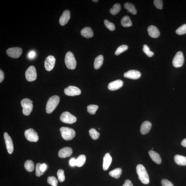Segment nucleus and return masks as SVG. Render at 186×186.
<instances>
[{"label":"nucleus","instance_id":"obj_1","mask_svg":"<svg viewBox=\"0 0 186 186\" xmlns=\"http://www.w3.org/2000/svg\"><path fill=\"white\" fill-rule=\"evenodd\" d=\"M137 174L140 180L144 184L147 185L149 183V178L147 170L143 165L139 164L136 168Z\"/></svg>","mask_w":186,"mask_h":186},{"label":"nucleus","instance_id":"obj_2","mask_svg":"<svg viewBox=\"0 0 186 186\" xmlns=\"http://www.w3.org/2000/svg\"><path fill=\"white\" fill-rule=\"evenodd\" d=\"M60 98L58 96H54L49 98L46 106V112L48 114L53 112L59 104Z\"/></svg>","mask_w":186,"mask_h":186},{"label":"nucleus","instance_id":"obj_3","mask_svg":"<svg viewBox=\"0 0 186 186\" xmlns=\"http://www.w3.org/2000/svg\"><path fill=\"white\" fill-rule=\"evenodd\" d=\"M62 138L66 140H72L76 135V132L72 128L66 127H62L60 129Z\"/></svg>","mask_w":186,"mask_h":186},{"label":"nucleus","instance_id":"obj_4","mask_svg":"<svg viewBox=\"0 0 186 186\" xmlns=\"http://www.w3.org/2000/svg\"><path fill=\"white\" fill-rule=\"evenodd\" d=\"M65 62L67 67L71 70L75 69L76 68L77 62L74 54L70 51H68L66 54L65 57Z\"/></svg>","mask_w":186,"mask_h":186},{"label":"nucleus","instance_id":"obj_5","mask_svg":"<svg viewBox=\"0 0 186 186\" xmlns=\"http://www.w3.org/2000/svg\"><path fill=\"white\" fill-rule=\"evenodd\" d=\"M33 102L28 98L23 99L21 104L22 108V113L25 115H30L33 109Z\"/></svg>","mask_w":186,"mask_h":186},{"label":"nucleus","instance_id":"obj_6","mask_svg":"<svg viewBox=\"0 0 186 186\" xmlns=\"http://www.w3.org/2000/svg\"><path fill=\"white\" fill-rule=\"evenodd\" d=\"M60 119L62 122L66 124H72L76 122L77 118L68 112H64L61 114Z\"/></svg>","mask_w":186,"mask_h":186},{"label":"nucleus","instance_id":"obj_7","mask_svg":"<svg viewBox=\"0 0 186 186\" xmlns=\"http://www.w3.org/2000/svg\"><path fill=\"white\" fill-rule=\"evenodd\" d=\"M25 136L27 140L30 142H37L39 140L37 133L33 129L30 128L25 131Z\"/></svg>","mask_w":186,"mask_h":186},{"label":"nucleus","instance_id":"obj_8","mask_svg":"<svg viewBox=\"0 0 186 186\" xmlns=\"http://www.w3.org/2000/svg\"><path fill=\"white\" fill-rule=\"evenodd\" d=\"M25 76L27 80L30 82L36 80L37 74L36 69L33 66H30L27 70L25 73Z\"/></svg>","mask_w":186,"mask_h":186},{"label":"nucleus","instance_id":"obj_9","mask_svg":"<svg viewBox=\"0 0 186 186\" xmlns=\"http://www.w3.org/2000/svg\"><path fill=\"white\" fill-rule=\"evenodd\" d=\"M184 62V58L182 52L179 51L173 58L172 63L175 67L179 68L182 66Z\"/></svg>","mask_w":186,"mask_h":186},{"label":"nucleus","instance_id":"obj_10","mask_svg":"<svg viewBox=\"0 0 186 186\" xmlns=\"http://www.w3.org/2000/svg\"><path fill=\"white\" fill-rule=\"evenodd\" d=\"M22 53V50L20 47L9 48L6 51V53L10 57L13 58L20 57Z\"/></svg>","mask_w":186,"mask_h":186},{"label":"nucleus","instance_id":"obj_11","mask_svg":"<svg viewBox=\"0 0 186 186\" xmlns=\"http://www.w3.org/2000/svg\"><path fill=\"white\" fill-rule=\"evenodd\" d=\"M6 148L8 153L11 154L14 151V145L11 138L7 132H5L4 135Z\"/></svg>","mask_w":186,"mask_h":186},{"label":"nucleus","instance_id":"obj_12","mask_svg":"<svg viewBox=\"0 0 186 186\" xmlns=\"http://www.w3.org/2000/svg\"><path fill=\"white\" fill-rule=\"evenodd\" d=\"M56 60L53 56H49L46 58L45 62V67L46 69L51 71L55 67Z\"/></svg>","mask_w":186,"mask_h":186},{"label":"nucleus","instance_id":"obj_13","mask_svg":"<svg viewBox=\"0 0 186 186\" xmlns=\"http://www.w3.org/2000/svg\"><path fill=\"white\" fill-rule=\"evenodd\" d=\"M64 93L68 96H75L80 95L81 93V91L78 87L69 86L64 89Z\"/></svg>","mask_w":186,"mask_h":186},{"label":"nucleus","instance_id":"obj_14","mask_svg":"<svg viewBox=\"0 0 186 186\" xmlns=\"http://www.w3.org/2000/svg\"><path fill=\"white\" fill-rule=\"evenodd\" d=\"M73 151L72 148L66 147L62 148L58 152V156L60 158H64L72 155Z\"/></svg>","mask_w":186,"mask_h":186},{"label":"nucleus","instance_id":"obj_15","mask_svg":"<svg viewBox=\"0 0 186 186\" xmlns=\"http://www.w3.org/2000/svg\"><path fill=\"white\" fill-rule=\"evenodd\" d=\"M125 78L132 79H138L141 76V74L139 71L136 70H130L128 71L124 74Z\"/></svg>","mask_w":186,"mask_h":186},{"label":"nucleus","instance_id":"obj_16","mask_svg":"<svg viewBox=\"0 0 186 186\" xmlns=\"http://www.w3.org/2000/svg\"><path fill=\"white\" fill-rule=\"evenodd\" d=\"M124 84L123 81L120 80H117L110 83L108 85V88L111 91L117 90L121 88Z\"/></svg>","mask_w":186,"mask_h":186},{"label":"nucleus","instance_id":"obj_17","mask_svg":"<svg viewBox=\"0 0 186 186\" xmlns=\"http://www.w3.org/2000/svg\"><path fill=\"white\" fill-rule=\"evenodd\" d=\"M70 18V12L68 10L64 12L59 19V23L61 26H64L68 22Z\"/></svg>","mask_w":186,"mask_h":186},{"label":"nucleus","instance_id":"obj_18","mask_svg":"<svg viewBox=\"0 0 186 186\" xmlns=\"http://www.w3.org/2000/svg\"><path fill=\"white\" fill-rule=\"evenodd\" d=\"M112 157L109 153H106L104 155L103 159V168L104 171L108 170L111 164Z\"/></svg>","mask_w":186,"mask_h":186},{"label":"nucleus","instance_id":"obj_19","mask_svg":"<svg viewBox=\"0 0 186 186\" xmlns=\"http://www.w3.org/2000/svg\"><path fill=\"white\" fill-rule=\"evenodd\" d=\"M148 31L150 36L153 38H157L160 36V31L155 26H149L148 28Z\"/></svg>","mask_w":186,"mask_h":186},{"label":"nucleus","instance_id":"obj_20","mask_svg":"<svg viewBox=\"0 0 186 186\" xmlns=\"http://www.w3.org/2000/svg\"><path fill=\"white\" fill-rule=\"evenodd\" d=\"M152 127L151 123L149 121H145L141 125L140 132L142 134L145 135L149 132Z\"/></svg>","mask_w":186,"mask_h":186},{"label":"nucleus","instance_id":"obj_21","mask_svg":"<svg viewBox=\"0 0 186 186\" xmlns=\"http://www.w3.org/2000/svg\"><path fill=\"white\" fill-rule=\"evenodd\" d=\"M149 153L150 158L154 162L158 164H160L161 163V159L158 153L153 150H150Z\"/></svg>","mask_w":186,"mask_h":186},{"label":"nucleus","instance_id":"obj_22","mask_svg":"<svg viewBox=\"0 0 186 186\" xmlns=\"http://www.w3.org/2000/svg\"><path fill=\"white\" fill-rule=\"evenodd\" d=\"M81 35L85 38H90L93 35V33L92 29L89 27H86L81 30Z\"/></svg>","mask_w":186,"mask_h":186},{"label":"nucleus","instance_id":"obj_23","mask_svg":"<svg viewBox=\"0 0 186 186\" xmlns=\"http://www.w3.org/2000/svg\"><path fill=\"white\" fill-rule=\"evenodd\" d=\"M104 58L102 55H100L95 58L94 63V68L97 70L101 67L103 64Z\"/></svg>","mask_w":186,"mask_h":186},{"label":"nucleus","instance_id":"obj_24","mask_svg":"<svg viewBox=\"0 0 186 186\" xmlns=\"http://www.w3.org/2000/svg\"><path fill=\"white\" fill-rule=\"evenodd\" d=\"M174 160L176 164L180 166H186V157L177 155L174 157Z\"/></svg>","mask_w":186,"mask_h":186},{"label":"nucleus","instance_id":"obj_25","mask_svg":"<svg viewBox=\"0 0 186 186\" xmlns=\"http://www.w3.org/2000/svg\"><path fill=\"white\" fill-rule=\"evenodd\" d=\"M121 24L124 28H128L132 25V22L128 16H125L121 20Z\"/></svg>","mask_w":186,"mask_h":186},{"label":"nucleus","instance_id":"obj_26","mask_svg":"<svg viewBox=\"0 0 186 186\" xmlns=\"http://www.w3.org/2000/svg\"><path fill=\"white\" fill-rule=\"evenodd\" d=\"M122 172V169L117 168L110 171L109 174L111 176L116 179L119 178Z\"/></svg>","mask_w":186,"mask_h":186},{"label":"nucleus","instance_id":"obj_27","mask_svg":"<svg viewBox=\"0 0 186 186\" xmlns=\"http://www.w3.org/2000/svg\"><path fill=\"white\" fill-rule=\"evenodd\" d=\"M24 167L26 170L28 172H32L35 168L34 163L32 161L28 160L26 161L24 164Z\"/></svg>","mask_w":186,"mask_h":186},{"label":"nucleus","instance_id":"obj_28","mask_svg":"<svg viewBox=\"0 0 186 186\" xmlns=\"http://www.w3.org/2000/svg\"><path fill=\"white\" fill-rule=\"evenodd\" d=\"M124 7L128 11L133 14H136L137 11L134 5L133 4L130 3H125Z\"/></svg>","mask_w":186,"mask_h":186},{"label":"nucleus","instance_id":"obj_29","mask_svg":"<svg viewBox=\"0 0 186 186\" xmlns=\"http://www.w3.org/2000/svg\"><path fill=\"white\" fill-rule=\"evenodd\" d=\"M86 161V157L84 155L82 154L78 156L76 159V166L78 167L82 166L85 164Z\"/></svg>","mask_w":186,"mask_h":186},{"label":"nucleus","instance_id":"obj_30","mask_svg":"<svg viewBox=\"0 0 186 186\" xmlns=\"http://www.w3.org/2000/svg\"><path fill=\"white\" fill-rule=\"evenodd\" d=\"M121 9V6L120 4H114L113 7L110 9V12L113 15H115L120 12Z\"/></svg>","mask_w":186,"mask_h":186},{"label":"nucleus","instance_id":"obj_31","mask_svg":"<svg viewBox=\"0 0 186 186\" xmlns=\"http://www.w3.org/2000/svg\"><path fill=\"white\" fill-rule=\"evenodd\" d=\"M89 133L91 138L93 140H96L99 138L100 133L95 129L92 128L90 130Z\"/></svg>","mask_w":186,"mask_h":186},{"label":"nucleus","instance_id":"obj_32","mask_svg":"<svg viewBox=\"0 0 186 186\" xmlns=\"http://www.w3.org/2000/svg\"><path fill=\"white\" fill-rule=\"evenodd\" d=\"M98 108L99 107L97 105L91 104L87 106V111L91 114H95Z\"/></svg>","mask_w":186,"mask_h":186},{"label":"nucleus","instance_id":"obj_33","mask_svg":"<svg viewBox=\"0 0 186 186\" xmlns=\"http://www.w3.org/2000/svg\"><path fill=\"white\" fill-rule=\"evenodd\" d=\"M128 46L126 45H122L120 46L117 49L115 54L117 56H118L120 54L127 51L128 49Z\"/></svg>","mask_w":186,"mask_h":186},{"label":"nucleus","instance_id":"obj_34","mask_svg":"<svg viewBox=\"0 0 186 186\" xmlns=\"http://www.w3.org/2000/svg\"><path fill=\"white\" fill-rule=\"evenodd\" d=\"M47 182L52 186H57L58 181L56 177L54 176L48 177Z\"/></svg>","mask_w":186,"mask_h":186},{"label":"nucleus","instance_id":"obj_35","mask_svg":"<svg viewBox=\"0 0 186 186\" xmlns=\"http://www.w3.org/2000/svg\"><path fill=\"white\" fill-rule=\"evenodd\" d=\"M57 175L58 180L60 182H63L65 179L64 170L62 169H59L58 171Z\"/></svg>","mask_w":186,"mask_h":186},{"label":"nucleus","instance_id":"obj_36","mask_svg":"<svg viewBox=\"0 0 186 186\" xmlns=\"http://www.w3.org/2000/svg\"><path fill=\"white\" fill-rule=\"evenodd\" d=\"M104 23L106 28L110 31H113L115 30V26L113 23L107 20H104Z\"/></svg>","mask_w":186,"mask_h":186},{"label":"nucleus","instance_id":"obj_37","mask_svg":"<svg viewBox=\"0 0 186 186\" xmlns=\"http://www.w3.org/2000/svg\"><path fill=\"white\" fill-rule=\"evenodd\" d=\"M177 35H182L186 33V24H184L180 26L176 30Z\"/></svg>","mask_w":186,"mask_h":186},{"label":"nucleus","instance_id":"obj_38","mask_svg":"<svg viewBox=\"0 0 186 186\" xmlns=\"http://www.w3.org/2000/svg\"><path fill=\"white\" fill-rule=\"evenodd\" d=\"M143 51L148 57H152L154 55L153 52L150 51L149 47L147 45H144Z\"/></svg>","mask_w":186,"mask_h":186},{"label":"nucleus","instance_id":"obj_39","mask_svg":"<svg viewBox=\"0 0 186 186\" xmlns=\"http://www.w3.org/2000/svg\"><path fill=\"white\" fill-rule=\"evenodd\" d=\"M41 165L40 163H38L35 167V174L38 177H40L44 173L41 169Z\"/></svg>","mask_w":186,"mask_h":186},{"label":"nucleus","instance_id":"obj_40","mask_svg":"<svg viewBox=\"0 0 186 186\" xmlns=\"http://www.w3.org/2000/svg\"><path fill=\"white\" fill-rule=\"evenodd\" d=\"M154 5L158 9H161L163 8V1L161 0H155L154 1Z\"/></svg>","mask_w":186,"mask_h":186},{"label":"nucleus","instance_id":"obj_41","mask_svg":"<svg viewBox=\"0 0 186 186\" xmlns=\"http://www.w3.org/2000/svg\"><path fill=\"white\" fill-rule=\"evenodd\" d=\"M161 184L162 186H174L170 181L166 179H162Z\"/></svg>","mask_w":186,"mask_h":186},{"label":"nucleus","instance_id":"obj_42","mask_svg":"<svg viewBox=\"0 0 186 186\" xmlns=\"http://www.w3.org/2000/svg\"><path fill=\"white\" fill-rule=\"evenodd\" d=\"M69 164L71 166H75L76 165V159L75 158H72L69 161Z\"/></svg>","mask_w":186,"mask_h":186},{"label":"nucleus","instance_id":"obj_43","mask_svg":"<svg viewBox=\"0 0 186 186\" xmlns=\"http://www.w3.org/2000/svg\"><path fill=\"white\" fill-rule=\"evenodd\" d=\"M122 186H133L132 183L129 179H127L125 181L124 185Z\"/></svg>","mask_w":186,"mask_h":186},{"label":"nucleus","instance_id":"obj_44","mask_svg":"<svg viewBox=\"0 0 186 186\" xmlns=\"http://www.w3.org/2000/svg\"><path fill=\"white\" fill-rule=\"evenodd\" d=\"M35 56V52L34 51H31L28 54V57L30 59H32L34 58Z\"/></svg>","mask_w":186,"mask_h":186},{"label":"nucleus","instance_id":"obj_45","mask_svg":"<svg viewBox=\"0 0 186 186\" xmlns=\"http://www.w3.org/2000/svg\"><path fill=\"white\" fill-rule=\"evenodd\" d=\"M47 168V165L45 164H41V169L42 171L45 172V171L46 170Z\"/></svg>","mask_w":186,"mask_h":186},{"label":"nucleus","instance_id":"obj_46","mask_svg":"<svg viewBox=\"0 0 186 186\" xmlns=\"http://www.w3.org/2000/svg\"><path fill=\"white\" fill-rule=\"evenodd\" d=\"M4 78V72L1 69L0 70V83H1Z\"/></svg>","mask_w":186,"mask_h":186},{"label":"nucleus","instance_id":"obj_47","mask_svg":"<svg viewBox=\"0 0 186 186\" xmlns=\"http://www.w3.org/2000/svg\"><path fill=\"white\" fill-rule=\"evenodd\" d=\"M181 145L183 147H186V138L184 139L181 142Z\"/></svg>","mask_w":186,"mask_h":186},{"label":"nucleus","instance_id":"obj_48","mask_svg":"<svg viewBox=\"0 0 186 186\" xmlns=\"http://www.w3.org/2000/svg\"><path fill=\"white\" fill-rule=\"evenodd\" d=\"M93 1L94 2H96V3H97V2H98V1H98V0H97V1H96V0H93Z\"/></svg>","mask_w":186,"mask_h":186}]
</instances>
